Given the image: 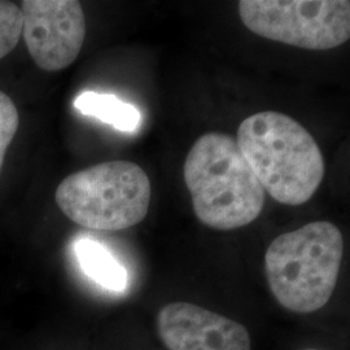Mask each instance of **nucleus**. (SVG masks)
Here are the masks:
<instances>
[{"label": "nucleus", "instance_id": "obj_10", "mask_svg": "<svg viewBox=\"0 0 350 350\" xmlns=\"http://www.w3.org/2000/svg\"><path fill=\"white\" fill-rule=\"evenodd\" d=\"M23 33V12L11 1L0 0V59L11 53Z\"/></svg>", "mask_w": 350, "mask_h": 350}, {"label": "nucleus", "instance_id": "obj_5", "mask_svg": "<svg viewBox=\"0 0 350 350\" xmlns=\"http://www.w3.org/2000/svg\"><path fill=\"white\" fill-rule=\"evenodd\" d=\"M239 14L252 33L304 50H332L350 38L348 0H241Z\"/></svg>", "mask_w": 350, "mask_h": 350}, {"label": "nucleus", "instance_id": "obj_3", "mask_svg": "<svg viewBox=\"0 0 350 350\" xmlns=\"http://www.w3.org/2000/svg\"><path fill=\"white\" fill-rule=\"evenodd\" d=\"M344 257L338 226L319 221L279 235L265 254L267 283L286 310L310 314L331 300Z\"/></svg>", "mask_w": 350, "mask_h": 350}, {"label": "nucleus", "instance_id": "obj_7", "mask_svg": "<svg viewBox=\"0 0 350 350\" xmlns=\"http://www.w3.org/2000/svg\"><path fill=\"white\" fill-rule=\"evenodd\" d=\"M157 334L169 350H252L244 325L189 302L163 306Z\"/></svg>", "mask_w": 350, "mask_h": 350}, {"label": "nucleus", "instance_id": "obj_12", "mask_svg": "<svg viewBox=\"0 0 350 350\" xmlns=\"http://www.w3.org/2000/svg\"><path fill=\"white\" fill-rule=\"evenodd\" d=\"M304 350H322V349H304Z\"/></svg>", "mask_w": 350, "mask_h": 350}, {"label": "nucleus", "instance_id": "obj_4", "mask_svg": "<svg viewBox=\"0 0 350 350\" xmlns=\"http://www.w3.org/2000/svg\"><path fill=\"white\" fill-rule=\"evenodd\" d=\"M55 200L77 225L99 231L126 230L147 217L150 178L131 161L98 163L66 176Z\"/></svg>", "mask_w": 350, "mask_h": 350}, {"label": "nucleus", "instance_id": "obj_9", "mask_svg": "<svg viewBox=\"0 0 350 350\" xmlns=\"http://www.w3.org/2000/svg\"><path fill=\"white\" fill-rule=\"evenodd\" d=\"M75 107L85 116H91L120 131H135L140 125L138 109L114 95L86 91L75 101Z\"/></svg>", "mask_w": 350, "mask_h": 350}, {"label": "nucleus", "instance_id": "obj_8", "mask_svg": "<svg viewBox=\"0 0 350 350\" xmlns=\"http://www.w3.org/2000/svg\"><path fill=\"white\" fill-rule=\"evenodd\" d=\"M75 253L83 273L100 287L112 292H124L129 276L125 267L103 244L82 238L75 244Z\"/></svg>", "mask_w": 350, "mask_h": 350}, {"label": "nucleus", "instance_id": "obj_1", "mask_svg": "<svg viewBox=\"0 0 350 350\" xmlns=\"http://www.w3.org/2000/svg\"><path fill=\"white\" fill-rule=\"evenodd\" d=\"M239 148L274 200L297 206L310 200L325 178V159L312 134L296 120L274 111L245 118Z\"/></svg>", "mask_w": 350, "mask_h": 350}, {"label": "nucleus", "instance_id": "obj_6", "mask_svg": "<svg viewBox=\"0 0 350 350\" xmlns=\"http://www.w3.org/2000/svg\"><path fill=\"white\" fill-rule=\"evenodd\" d=\"M21 12L26 47L40 69L60 72L75 63L86 37L79 1L25 0Z\"/></svg>", "mask_w": 350, "mask_h": 350}, {"label": "nucleus", "instance_id": "obj_2", "mask_svg": "<svg viewBox=\"0 0 350 350\" xmlns=\"http://www.w3.org/2000/svg\"><path fill=\"white\" fill-rule=\"evenodd\" d=\"M198 219L230 231L254 222L262 212L265 191L239 148L237 139L206 133L188 150L183 167Z\"/></svg>", "mask_w": 350, "mask_h": 350}, {"label": "nucleus", "instance_id": "obj_11", "mask_svg": "<svg viewBox=\"0 0 350 350\" xmlns=\"http://www.w3.org/2000/svg\"><path fill=\"white\" fill-rule=\"evenodd\" d=\"M20 116L12 99L0 91V170L10 144L18 130Z\"/></svg>", "mask_w": 350, "mask_h": 350}]
</instances>
